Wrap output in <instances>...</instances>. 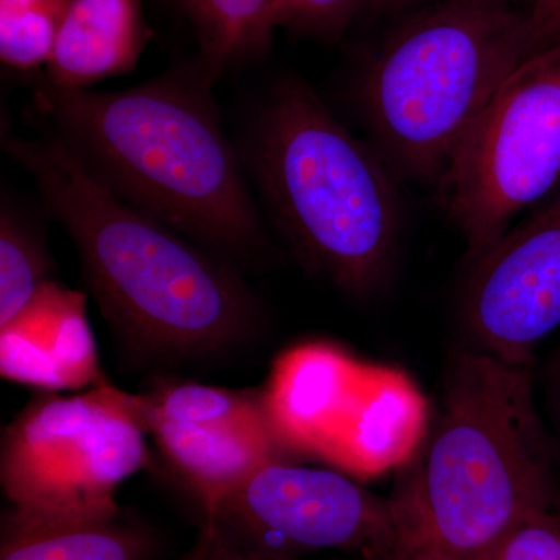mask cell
<instances>
[{"instance_id": "1", "label": "cell", "mask_w": 560, "mask_h": 560, "mask_svg": "<svg viewBox=\"0 0 560 560\" xmlns=\"http://www.w3.org/2000/svg\"><path fill=\"white\" fill-rule=\"evenodd\" d=\"M2 145L75 243L103 316L131 349L209 355L254 330L256 298L212 250L114 194L60 139L5 138Z\"/></svg>"}, {"instance_id": "2", "label": "cell", "mask_w": 560, "mask_h": 560, "mask_svg": "<svg viewBox=\"0 0 560 560\" xmlns=\"http://www.w3.org/2000/svg\"><path fill=\"white\" fill-rule=\"evenodd\" d=\"M205 69L171 73L125 91L43 88L40 113L101 183L198 245L246 257L264 226Z\"/></svg>"}, {"instance_id": "3", "label": "cell", "mask_w": 560, "mask_h": 560, "mask_svg": "<svg viewBox=\"0 0 560 560\" xmlns=\"http://www.w3.org/2000/svg\"><path fill=\"white\" fill-rule=\"evenodd\" d=\"M552 499L530 364L458 350L431 440L389 500L396 544L480 560L530 515L551 510Z\"/></svg>"}, {"instance_id": "4", "label": "cell", "mask_w": 560, "mask_h": 560, "mask_svg": "<svg viewBox=\"0 0 560 560\" xmlns=\"http://www.w3.org/2000/svg\"><path fill=\"white\" fill-rule=\"evenodd\" d=\"M249 162L272 219L302 264L350 296L388 285L404 228L400 176L312 88L271 91Z\"/></svg>"}, {"instance_id": "5", "label": "cell", "mask_w": 560, "mask_h": 560, "mask_svg": "<svg viewBox=\"0 0 560 560\" xmlns=\"http://www.w3.org/2000/svg\"><path fill=\"white\" fill-rule=\"evenodd\" d=\"M526 58V11L517 0L420 7L361 77L374 145L401 179L436 186L460 140Z\"/></svg>"}, {"instance_id": "6", "label": "cell", "mask_w": 560, "mask_h": 560, "mask_svg": "<svg viewBox=\"0 0 560 560\" xmlns=\"http://www.w3.org/2000/svg\"><path fill=\"white\" fill-rule=\"evenodd\" d=\"M261 389L287 451L359 478L407 459L425 423V404L404 374L364 363L329 342L287 350Z\"/></svg>"}, {"instance_id": "7", "label": "cell", "mask_w": 560, "mask_h": 560, "mask_svg": "<svg viewBox=\"0 0 560 560\" xmlns=\"http://www.w3.org/2000/svg\"><path fill=\"white\" fill-rule=\"evenodd\" d=\"M434 187L469 261L510 231L518 213L559 189L560 43L511 73Z\"/></svg>"}, {"instance_id": "8", "label": "cell", "mask_w": 560, "mask_h": 560, "mask_svg": "<svg viewBox=\"0 0 560 560\" xmlns=\"http://www.w3.org/2000/svg\"><path fill=\"white\" fill-rule=\"evenodd\" d=\"M147 460L145 433L124 412L91 390H43L3 430L0 482L24 521H110L117 489Z\"/></svg>"}, {"instance_id": "9", "label": "cell", "mask_w": 560, "mask_h": 560, "mask_svg": "<svg viewBox=\"0 0 560 560\" xmlns=\"http://www.w3.org/2000/svg\"><path fill=\"white\" fill-rule=\"evenodd\" d=\"M149 434L197 493L206 522L254 470L289 459L272 429L264 389H226L195 382L127 393L105 377L90 389Z\"/></svg>"}, {"instance_id": "10", "label": "cell", "mask_w": 560, "mask_h": 560, "mask_svg": "<svg viewBox=\"0 0 560 560\" xmlns=\"http://www.w3.org/2000/svg\"><path fill=\"white\" fill-rule=\"evenodd\" d=\"M268 555L355 550L372 560L396 544L389 500L372 495L348 475L272 460L254 470L215 517Z\"/></svg>"}, {"instance_id": "11", "label": "cell", "mask_w": 560, "mask_h": 560, "mask_svg": "<svg viewBox=\"0 0 560 560\" xmlns=\"http://www.w3.org/2000/svg\"><path fill=\"white\" fill-rule=\"evenodd\" d=\"M460 318L475 349L512 364L560 327V187L469 261Z\"/></svg>"}, {"instance_id": "12", "label": "cell", "mask_w": 560, "mask_h": 560, "mask_svg": "<svg viewBox=\"0 0 560 560\" xmlns=\"http://www.w3.org/2000/svg\"><path fill=\"white\" fill-rule=\"evenodd\" d=\"M3 378L58 393L94 386L103 377L86 316V296L57 282L0 326Z\"/></svg>"}, {"instance_id": "13", "label": "cell", "mask_w": 560, "mask_h": 560, "mask_svg": "<svg viewBox=\"0 0 560 560\" xmlns=\"http://www.w3.org/2000/svg\"><path fill=\"white\" fill-rule=\"evenodd\" d=\"M140 0H68L47 86L90 90L92 84L131 72L150 39Z\"/></svg>"}, {"instance_id": "14", "label": "cell", "mask_w": 560, "mask_h": 560, "mask_svg": "<svg viewBox=\"0 0 560 560\" xmlns=\"http://www.w3.org/2000/svg\"><path fill=\"white\" fill-rule=\"evenodd\" d=\"M142 529L116 518L94 522H33L7 514L0 560H149Z\"/></svg>"}, {"instance_id": "15", "label": "cell", "mask_w": 560, "mask_h": 560, "mask_svg": "<svg viewBox=\"0 0 560 560\" xmlns=\"http://www.w3.org/2000/svg\"><path fill=\"white\" fill-rule=\"evenodd\" d=\"M200 38L202 66L217 73L270 47L275 0H179Z\"/></svg>"}, {"instance_id": "16", "label": "cell", "mask_w": 560, "mask_h": 560, "mask_svg": "<svg viewBox=\"0 0 560 560\" xmlns=\"http://www.w3.org/2000/svg\"><path fill=\"white\" fill-rule=\"evenodd\" d=\"M50 261L43 238L3 208L0 219V326L13 319L49 282Z\"/></svg>"}, {"instance_id": "17", "label": "cell", "mask_w": 560, "mask_h": 560, "mask_svg": "<svg viewBox=\"0 0 560 560\" xmlns=\"http://www.w3.org/2000/svg\"><path fill=\"white\" fill-rule=\"evenodd\" d=\"M68 0H0V60L16 70L49 65Z\"/></svg>"}, {"instance_id": "18", "label": "cell", "mask_w": 560, "mask_h": 560, "mask_svg": "<svg viewBox=\"0 0 560 560\" xmlns=\"http://www.w3.org/2000/svg\"><path fill=\"white\" fill-rule=\"evenodd\" d=\"M363 0H275L272 27L308 35L337 36L355 16Z\"/></svg>"}, {"instance_id": "19", "label": "cell", "mask_w": 560, "mask_h": 560, "mask_svg": "<svg viewBox=\"0 0 560 560\" xmlns=\"http://www.w3.org/2000/svg\"><path fill=\"white\" fill-rule=\"evenodd\" d=\"M480 560H560V514L530 515Z\"/></svg>"}, {"instance_id": "20", "label": "cell", "mask_w": 560, "mask_h": 560, "mask_svg": "<svg viewBox=\"0 0 560 560\" xmlns=\"http://www.w3.org/2000/svg\"><path fill=\"white\" fill-rule=\"evenodd\" d=\"M183 560H291L257 550L220 522H205L194 550Z\"/></svg>"}, {"instance_id": "21", "label": "cell", "mask_w": 560, "mask_h": 560, "mask_svg": "<svg viewBox=\"0 0 560 560\" xmlns=\"http://www.w3.org/2000/svg\"><path fill=\"white\" fill-rule=\"evenodd\" d=\"M528 57L560 43V0H533L526 10Z\"/></svg>"}, {"instance_id": "22", "label": "cell", "mask_w": 560, "mask_h": 560, "mask_svg": "<svg viewBox=\"0 0 560 560\" xmlns=\"http://www.w3.org/2000/svg\"><path fill=\"white\" fill-rule=\"evenodd\" d=\"M372 560H477L453 558V556L440 555V552L419 550V548L404 547V545L394 544L389 550L383 552Z\"/></svg>"}, {"instance_id": "23", "label": "cell", "mask_w": 560, "mask_h": 560, "mask_svg": "<svg viewBox=\"0 0 560 560\" xmlns=\"http://www.w3.org/2000/svg\"><path fill=\"white\" fill-rule=\"evenodd\" d=\"M434 0H370L372 9L382 11V13H397V11L420 9L429 5Z\"/></svg>"}, {"instance_id": "24", "label": "cell", "mask_w": 560, "mask_h": 560, "mask_svg": "<svg viewBox=\"0 0 560 560\" xmlns=\"http://www.w3.org/2000/svg\"><path fill=\"white\" fill-rule=\"evenodd\" d=\"M558 390H559V399H560V360H559V368H558Z\"/></svg>"}]
</instances>
